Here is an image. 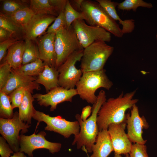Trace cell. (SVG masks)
<instances>
[{
	"label": "cell",
	"mask_w": 157,
	"mask_h": 157,
	"mask_svg": "<svg viewBox=\"0 0 157 157\" xmlns=\"http://www.w3.org/2000/svg\"><path fill=\"white\" fill-rule=\"evenodd\" d=\"M126 118L127 134L130 141L134 143L145 144L147 140L142 137L143 130L148 129L149 126L145 117L140 116L136 104L131 108V114H126Z\"/></svg>",
	"instance_id": "cell-13"
},
{
	"label": "cell",
	"mask_w": 157,
	"mask_h": 157,
	"mask_svg": "<svg viewBox=\"0 0 157 157\" xmlns=\"http://www.w3.org/2000/svg\"><path fill=\"white\" fill-rule=\"evenodd\" d=\"M83 151H85L86 152V153H87V156H88V157H89V156H88V154H87L88 152L86 150V149L85 148H84L83 149Z\"/></svg>",
	"instance_id": "cell-43"
},
{
	"label": "cell",
	"mask_w": 157,
	"mask_h": 157,
	"mask_svg": "<svg viewBox=\"0 0 157 157\" xmlns=\"http://www.w3.org/2000/svg\"><path fill=\"white\" fill-rule=\"evenodd\" d=\"M78 94L76 89L67 90L58 86L52 89L46 94L36 93L33 95V96L40 106L45 107L50 106V111H53L56 109L58 104L66 101L72 102L73 97Z\"/></svg>",
	"instance_id": "cell-12"
},
{
	"label": "cell",
	"mask_w": 157,
	"mask_h": 157,
	"mask_svg": "<svg viewBox=\"0 0 157 157\" xmlns=\"http://www.w3.org/2000/svg\"><path fill=\"white\" fill-rule=\"evenodd\" d=\"M34 15L33 10L29 7H27L18 10L10 15H4L16 25L23 30Z\"/></svg>",
	"instance_id": "cell-24"
},
{
	"label": "cell",
	"mask_w": 157,
	"mask_h": 157,
	"mask_svg": "<svg viewBox=\"0 0 157 157\" xmlns=\"http://www.w3.org/2000/svg\"><path fill=\"white\" fill-rule=\"evenodd\" d=\"M26 90L22 87L16 89L8 95L13 109L20 105Z\"/></svg>",
	"instance_id": "cell-31"
},
{
	"label": "cell",
	"mask_w": 157,
	"mask_h": 157,
	"mask_svg": "<svg viewBox=\"0 0 157 157\" xmlns=\"http://www.w3.org/2000/svg\"><path fill=\"white\" fill-rule=\"evenodd\" d=\"M11 157H31L30 156H27L25 155L24 153L21 152L20 151L17 152H14L12 156Z\"/></svg>",
	"instance_id": "cell-41"
},
{
	"label": "cell",
	"mask_w": 157,
	"mask_h": 157,
	"mask_svg": "<svg viewBox=\"0 0 157 157\" xmlns=\"http://www.w3.org/2000/svg\"><path fill=\"white\" fill-rule=\"evenodd\" d=\"M6 141L2 136L0 137V154L1 157H11V154L14 152Z\"/></svg>",
	"instance_id": "cell-36"
},
{
	"label": "cell",
	"mask_w": 157,
	"mask_h": 157,
	"mask_svg": "<svg viewBox=\"0 0 157 157\" xmlns=\"http://www.w3.org/2000/svg\"><path fill=\"white\" fill-rule=\"evenodd\" d=\"M83 49L74 52L58 68L59 86L69 90L74 88L76 86L82 76L83 72L80 69H77L75 65L77 61H81Z\"/></svg>",
	"instance_id": "cell-9"
},
{
	"label": "cell",
	"mask_w": 157,
	"mask_h": 157,
	"mask_svg": "<svg viewBox=\"0 0 157 157\" xmlns=\"http://www.w3.org/2000/svg\"><path fill=\"white\" fill-rule=\"evenodd\" d=\"M55 37V34L46 33L38 37L36 40L40 59L50 67L56 68Z\"/></svg>",
	"instance_id": "cell-17"
},
{
	"label": "cell",
	"mask_w": 157,
	"mask_h": 157,
	"mask_svg": "<svg viewBox=\"0 0 157 157\" xmlns=\"http://www.w3.org/2000/svg\"><path fill=\"white\" fill-rule=\"evenodd\" d=\"M117 8L119 10H132L136 11L139 7L151 8L153 7L151 3L146 2L142 0H125L117 3Z\"/></svg>",
	"instance_id": "cell-29"
},
{
	"label": "cell",
	"mask_w": 157,
	"mask_h": 157,
	"mask_svg": "<svg viewBox=\"0 0 157 157\" xmlns=\"http://www.w3.org/2000/svg\"><path fill=\"white\" fill-rule=\"evenodd\" d=\"M59 72L57 69L45 64L43 71L36 78V81L43 85L46 92L59 86L58 85Z\"/></svg>",
	"instance_id": "cell-19"
},
{
	"label": "cell",
	"mask_w": 157,
	"mask_h": 157,
	"mask_svg": "<svg viewBox=\"0 0 157 157\" xmlns=\"http://www.w3.org/2000/svg\"><path fill=\"white\" fill-rule=\"evenodd\" d=\"M156 40H157V33H156Z\"/></svg>",
	"instance_id": "cell-44"
},
{
	"label": "cell",
	"mask_w": 157,
	"mask_h": 157,
	"mask_svg": "<svg viewBox=\"0 0 157 157\" xmlns=\"http://www.w3.org/2000/svg\"><path fill=\"white\" fill-rule=\"evenodd\" d=\"M36 80V78L33 76L24 75L12 69L7 83L0 91L8 95L16 89L22 87L32 94L34 90H39L41 89Z\"/></svg>",
	"instance_id": "cell-15"
},
{
	"label": "cell",
	"mask_w": 157,
	"mask_h": 157,
	"mask_svg": "<svg viewBox=\"0 0 157 157\" xmlns=\"http://www.w3.org/2000/svg\"><path fill=\"white\" fill-rule=\"evenodd\" d=\"M46 135L44 131H41L37 134L34 133L30 135L21 134L19 137V151L24 153L31 157L33 156V151L38 149H48L52 154L59 152L61 144L48 141L45 137Z\"/></svg>",
	"instance_id": "cell-11"
},
{
	"label": "cell",
	"mask_w": 157,
	"mask_h": 157,
	"mask_svg": "<svg viewBox=\"0 0 157 157\" xmlns=\"http://www.w3.org/2000/svg\"><path fill=\"white\" fill-rule=\"evenodd\" d=\"M67 27L64 11H62L56 17L53 23L47 29V33H55L59 30Z\"/></svg>",
	"instance_id": "cell-32"
},
{
	"label": "cell",
	"mask_w": 157,
	"mask_h": 157,
	"mask_svg": "<svg viewBox=\"0 0 157 157\" xmlns=\"http://www.w3.org/2000/svg\"><path fill=\"white\" fill-rule=\"evenodd\" d=\"M28 7L24 3L20 1L14 0H5L3 1L2 9L3 13L6 16H9L18 10Z\"/></svg>",
	"instance_id": "cell-30"
},
{
	"label": "cell",
	"mask_w": 157,
	"mask_h": 157,
	"mask_svg": "<svg viewBox=\"0 0 157 157\" xmlns=\"http://www.w3.org/2000/svg\"><path fill=\"white\" fill-rule=\"evenodd\" d=\"M29 8L34 14L48 15L57 17L60 14L49 0H31Z\"/></svg>",
	"instance_id": "cell-23"
},
{
	"label": "cell",
	"mask_w": 157,
	"mask_h": 157,
	"mask_svg": "<svg viewBox=\"0 0 157 157\" xmlns=\"http://www.w3.org/2000/svg\"><path fill=\"white\" fill-rule=\"evenodd\" d=\"M0 27L8 32L12 37L18 33L21 28L15 24L6 16L1 13L0 16Z\"/></svg>",
	"instance_id": "cell-33"
},
{
	"label": "cell",
	"mask_w": 157,
	"mask_h": 157,
	"mask_svg": "<svg viewBox=\"0 0 157 157\" xmlns=\"http://www.w3.org/2000/svg\"><path fill=\"white\" fill-rule=\"evenodd\" d=\"M126 122L112 124L108 129L115 153L126 155L130 153L132 144L125 130Z\"/></svg>",
	"instance_id": "cell-14"
},
{
	"label": "cell",
	"mask_w": 157,
	"mask_h": 157,
	"mask_svg": "<svg viewBox=\"0 0 157 157\" xmlns=\"http://www.w3.org/2000/svg\"><path fill=\"white\" fill-rule=\"evenodd\" d=\"M114 49L113 47L101 41H96L84 48L80 64L83 73L104 69Z\"/></svg>",
	"instance_id": "cell-5"
},
{
	"label": "cell",
	"mask_w": 157,
	"mask_h": 157,
	"mask_svg": "<svg viewBox=\"0 0 157 157\" xmlns=\"http://www.w3.org/2000/svg\"><path fill=\"white\" fill-rule=\"evenodd\" d=\"M114 151L108 129L99 131L92 148V154L90 157H108Z\"/></svg>",
	"instance_id": "cell-18"
},
{
	"label": "cell",
	"mask_w": 157,
	"mask_h": 157,
	"mask_svg": "<svg viewBox=\"0 0 157 157\" xmlns=\"http://www.w3.org/2000/svg\"><path fill=\"white\" fill-rule=\"evenodd\" d=\"M92 107L88 105L84 107L82 109L80 117L82 120L85 121L90 115L92 111Z\"/></svg>",
	"instance_id": "cell-38"
},
{
	"label": "cell",
	"mask_w": 157,
	"mask_h": 157,
	"mask_svg": "<svg viewBox=\"0 0 157 157\" xmlns=\"http://www.w3.org/2000/svg\"><path fill=\"white\" fill-rule=\"evenodd\" d=\"M106 100L105 91L101 90L97 96L96 102L93 104L90 117L83 121L80 115H76V118L79 124L80 130L79 133L74 136L72 144L74 145L76 143L78 149L85 147L88 152H92V147L95 143L99 131L97 124L98 114L102 105Z\"/></svg>",
	"instance_id": "cell-2"
},
{
	"label": "cell",
	"mask_w": 157,
	"mask_h": 157,
	"mask_svg": "<svg viewBox=\"0 0 157 157\" xmlns=\"http://www.w3.org/2000/svg\"><path fill=\"white\" fill-rule=\"evenodd\" d=\"M25 48L22 58V65L40 59L38 46L32 40L25 39Z\"/></svg>",
	"instance_id": "cell-25"
},
{
	"label": "cell",
	"mask_w": 157,
	"mask_h": 157,
	"mask_svg": "<svg viewBox=\"0 0 157 157\" xmlns=\"http://www.w3.org/2000/svg\"><path fill=\"white\" fill-rule=\"evenodd\" d=\"M129 155L130 157H149L146 146L137 143L132 144Z\"/></svg>",
	"instance_id": "cell-35"
},
{
	"label": "cell",
	"mask_w": 157,
	"mask_h": 157,
	"mask_svg": "<svg viewBox=\"0 0 157 157\" xmlns=\"http://www.w3.org/2000/svg\"><path fill=\"white\" fill-rule=\"evenodd\" d=\"M117 4L114 2L109 3L105 6L104 9L108 14L115 21H119L122 26V31L124 34L130 33L133 31L135 27L134 20L133 19L122 20L117 14L116 10Z\"/></svg>",
	"instance_id": "cell-22"
},
{
	"label": "cell",
	"mask_w": 157,
	"mask_h": 157,
	"mask_svg": "<svg viewBox=\"0 0 157 157\" xmlns=\"http://www.w3.org/2000/svg\"><path fill=\"white\" fill-rule=\"evenodd\" d=\"M113 85V82L108 77L104 69L98 71L83 73L76 85L80 98L92 104L97 100V96L95 95L97 90L103 88L109 90Z\"/></svg>",
	"instance_id": "cell-3"
},
{
	"label": "cell",
	"mask_w": 157,
	"mask_h": 157,
	"mask_svg": "<svg viewBox=\"0 0 157 157\" xmlns=\"http://www.w3.org/2000/svg\"><path fill=\"white\" fill-rule=\"evenodd\" d=\"M54 46L57 69L74 52L84 49L72 25L62 28L55 33Z\"/></svg>",
	"instance_id": "cell-6"
},
{
	"label": "cell",
	"mask_w": 157,
	"mask_h": 157,
	"mask_svg": "<svg viewBox=\"0 0 157 157\" xmlns=\"http://www.w3.org/2000/svg\"><path fill=\"white\" fill-rule=\"evenodd\" d=\"M14 113L8 95L0 91V118L10 119L13 118Z\"/></svg>",
	"instance_id": "cell-28"
},
{
	"label": "cell",
	"mask_w": 157,
	"mask_h": 157,
	"mask_svg": "<svg viewBox=\"0 0 157 157\" xmlns=\"http://www.w3.org/2000/svg\"><path fill=\"white\" fill-rule=\"evenodd\" d=\"M31 126L20 119L19 112H15L12 118H0V133L14 152L19 151V132L22 134L28 132Z\"/></svg>",
	"instance_id": "cell-8"
},
{
	"label": "cell",
	"mask_w": 157,
	"mask_h": 157,
	"mask_svg": "<svg viewBox=\"0 0 157 157\" xmlns=\"http://www.w3.org/2000/svg\"><path fill=\"white\" fill-rule=\"evenodd\" d=\"M12 70L10 66L5 61L0 67V90L7 83Z\"/></svg>",
	"instance_id": "cell-34"
},
{
	"label": "cell",
	"mask_w": 157,
	"mask_h": 157,
	"mask_svg": "<svg viewBox=\"0 0 157 157\" xmlns=\"http://www.w3.org/2000/svg\"><path fill=\"white\" fill-rule=\"evenodd\" d=\"M18 41L11 38L0 43V61L1 62L5 56L6 51L12 45Z\"/></svg>",
	"instance_id": "cell-37"
},
{
	"label": "cell",
	"mask_w": 157,
	"mask_h": 157,
	"mask_svg": "<svg viewBox=\"0 0 157 157\" xmlns=\"http://www.w3.org/2000/svg\"><path fill=\"white\" fill-rule=\"evenodd\" d=\"M11 38L12 37L8 32L4 29L0 27V42Z\"/></svg>",
	"instance_id": "cell-40"
},
{
	"label": "cell",
	"mask_w": 157,
	"mask_h": 157,
	"mask_svg": "<svg viewBox=\"0 0 157 157\" xmlns=\"http://www.w3.org/2000/svg\"><path fill=\"white\" fill-rule=\"evenodd\" d=\"M32 93L26 90L22 101L18 108L20 119L29 124H31V119L35 110L33 105L34 98Z\"/></svg>",
	"instance_id": "cell-21"
},
{
	"label": "cell",
	"mask_w": 157,
	"mask_h": 157,
	"mask_svg": "<svg viewBox=\"0 0 157 157\" xmlns=\"http://www.w3.org/2000/svg\"><path fill=\"white\" fill-rule=\"evenodd\" d=\"M56 17L51 15L34 14L23 29L25 39L36 40L48 29Z\"/></svg>",
	"instance_id": "cell-16"
},
{
	"label": "cell",
	"mask_w": 157,
	"mask_h": 157,
	"mask_svg": "<svg viewBox=\"0 0 157 157\" xmlns=\"http://www.w3.org/2000/svg\"><path fill=\"white\" fill-rule=\"evenodd\" d=\"M64 14L67 27L71 26L72 23L76 20L81 19L85 21L86 20V17L84 13L74 9L68 0L67 1Z\"/></svg>",
	"instance_id": "cell-27"
},
{
	"label": "cell",
	"mask_w": 157,
	"mask_h": 157,
	"mask_svg": "<svg viewBox=\"0 0 157 157\" xmlns=\"http://www.w3.org/2000/svg\"><path fill=\"white\" fill-rule=\"evenodd\" d=\"M135 90L115 98H110L102 105L98 114L97 124L99 131L108 129L112 124L126 122V111L131 108L139 100L133 98Z\"/></svg>",
	"instance_id": "cell-1"
},
{
	"label": "cell",
	"mask_w": 157,
	"mask_h": 157,
	"mask_svg": "<svg viewBox=\"0 0 157 157\" xmlns=\"http://www.w3.org/2000/svg\"><path fill=\"white\" fill-rule=\"evenodd\" d=\"M45 64L39 59L24 65L16 70L25 75L38 76L43 71Z\"/></svg>",
	"instance_id": "cell-26"
},
{
	"label": "cell",
	"mask_w": 157,
	"mask_h": 157,
	"mask_svg": "<svg viewBox=\"0 0 157 157\" xmlns=\"http://www.w3.org/2000/svg\"><path fill=\"white\" fill-rule=\"evenodd\" d=\"M84 0H73L70 3L73 8L76 11L81 12V5Z\"/></svg>",
	"instance_id": "cell-39"
},
{
	"label": "cell",
	"mask_w": 157,
	"mask_h": 157,
	"mask_svg": "<svg viewBox=\"0 0 157 157\" xmlns=\"http://www.w3.org/2000/svg\"><path fill=\"white\" fill-rule=\"evenodd\" d=\"M125 155V156H124L123 157L121 155L115 153L113 157H130L129 154H127Z\"/></svg>",
	"instance_id": "cell-42"
},
{
	"label": "cell",
	"mask_w": 157,
	"mask_h": 157,
	"mask_svg": "<svg viewBox=\"0 0 157 157\" xmlns=\"http://www.w3.org/2000/svg\"><path fill=\"white\" fill-rule=\"evenodd\" d=\"M24 48L25 43L22 41H18L8 48L5 60L13 69L17 70L22 65Z\"/></svg>",
	"instance_id": "cell-20"
},
{
	"label": "cell",
	"mask_w": 157,
	"mask_h": 157,
	"mask_svg": "<svg viewBox=\"0 0 157 157\" xmlns=\"http://www.w3.org/2000/svg\"><path fill=\"white\" fill-rule=\"evenodd\" d=\"M81 12L85 14V21L88 24L102 28L118 38L123 36L119 24L96 1L84 0Z\"/></svg>",
	"instance_id": "cell-4"
},
{
	"label": "cell",
	"mask_w": 157,
	"mask_h": 157,
	"mask_svg": "<svg viewBox=\"0 0 157 157\" xmlns=\"http://www.w3.org/2000/svg\"><path fill=\"white\" fill-rule=\"evenodd\" d=\"M33 118L39 122L45 123L47 126L44 128L45 130L58 133L65 138H68L72 134L77 135L80 131V125L78 121H68L60 115L51 117L35 110Z\"/></svg>",
	"instance_id": "cell-7"
},
{
	"label": "cell",
	"mask_w": 157,
	"mask_h": 157,
	"mask_svg": "<svg viewBox=\"0 0 157 157\" xmlns=\"http://www.w3.org/2000/svg\"><path fill=\"white\" fill-rule=\"evenodd\" d=\"M72 25L84 49L97 41L106 42L111 40L110 32L99 26L90 25L86 24L84 20H76Z\"/></svg>",
	"instance_id": "cell-10"
}]
</instances>
